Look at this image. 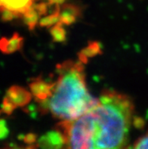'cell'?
<instances>
[{
    "label": "cell",
    "instance_id": "1",
    "mask_svg": "<svg viewBox=\"0 0 148 149\" xmlns=\"http://www.w3.org/2000/svg\"><path fill=\"white\" fill-rule=\"evenodd\" d=\"M134 111L130 97L107 89L95 107L73 120L60 121L57 129L67 149H129Z\"/></svg>",
    "mask_w": 148,
    "mask_h": 149
},
{
    "label": "cell",
    "instance_id": "16",
    "mask_svg": "<svg viewBox=\"0 0 148 149\" xmlns=\"http://www.w3.org/2000/svg\"><path fill=\"white\" fill-rule=\"evenodd\" d=\"M8 134V128L6 126V121L4 120H2L1 121V137L4 138L5 136H7Z\"/></svg>",
    "mask_w": 148,
    "mask_h": 149
},
{
    "label": "cell",
    "instance_id": "13",
    "mask_svg": "<svg viewBox=\"0 0 148 149\" xmlns=\"http://www.w3.org/2000/svg\"><path fill=\"white\" fill-rule=\"evenodd\" d=\"M16 108L14 107L11 103L6 101V99H3L2 105V113H5L6 115H11V113L15 111Z\"/></svg>",
    "mask_w": 148,
    "mask_h": 149
},
{
    "label": "cell",
    "instance_id": "6",
    "mask_svg": "<svg viewBox=\"0 0 148 149\" xmlns=\"http://www.w3.org/2000/svg\"><path fill=\"white\" fill-rule=\"evenodd\" d=\"M36 2V0H0V6L12 11L17 17H22Z\"/></svg>",
    "mask_w": 148,
    "mask_h": 149
},
{
    "label": "cell",
    "instance_id": "7",
    "mask_svg": "<svg viewBox=\"0 0 148 149\" xmlns=\"http://www.w3.org/2000/svg\"><path fill=\"white\" fill-rule=\"evenodd\" d=\"M24 43V37L18 33H15L9 39L6 37L2 38L0 42V49L4 54L10 55L21 49Z\"/></svg>",
    "mask_w": 148,
    "mask_h": 149
},
{
    "label": "cell",
    "instance_id": "14",
    "mask_svg": "<svg viewBox=\"0 0 148 149\" xmlns=\"http://www.w3.org/2000/svg\"><path fill=\"white\" fill-rule=\"evenodd\" d=\"M2 149H38L36 146H17V145H7Z\"/></svg>",
    "mask_w": 148,
    "mask_h": 149
},
{
    "label": "cell",
    "instance_id": "4",
    "mask_svg": "<svg viewBox=\"0 0 148 149\" xmlns=\"http://www.w3.org/2000/svg\"><path fill=\"white\" fill-rule=\"evenodd\" d=\"M33 98L30 91L20 86H11L8 89L4 99L11 103L15 108L27 105Z\"/></svg>",
    "mask_w": 148,
    "mask_h": 149
},
{
    "label": "cell",
    "instance_id": "2",
    "mask_svg": "<svg viewBox=\"0 0 148 149\" xmlns=\"http://www.w3.org/2000/svg\"><path fill=\"white\" fill-rule=\"evenodd\" d=\"M57 77L51 96L41 103L60 121H70L83 115L98 104L99 98L90 94L85 80L84 63L66 61L57 66Z\"/></svg>",
    "mask_w": 148,
    "mask_h": 149
},
{
    "label": "cell",
    "instance_id": "5",
    "mask_svg": "<svg viewBox=\"0 0 148 149\" xmlns=\"http://www.w3.org/2000/svg\"><path fill=\"white\" fill-rule=\"evenodd\" d=\"M60 23L66 26L73 24L83 15L80 6L71 2H66L59 7Z\"/></svg>",
    "mask_w": 148,
    "mask_h": 149
},
{
    "label": "cell",
    "instance_id": "8",
    "mask_svg": "<svg viewBox=\"0 0 148 149\" xmlns=\"http://www.w3.org/2000/svg\"><path fill=\"white\" fill-rule=\"evenodd\" d=\"M102 53L101 47L98 42H91L88 44L86 47H85L79 52V60L85 64L89 58L98 55H101Z\"/></svg>",
    "mask_w": 148,
    "mask_h": 149
},
{
    "label": "cell",
    "instance_id": "15",
    "mask_svg": "<svg viewBox=\"0 0 148 149\" xmlns=\"http://www.w3.org/2000/svg\"><path fill=\"white\" fill-rule=\"evenodd\" d=\"M51 6H60L63 4L67 2V0H45Z\"/></svg>",
    "mask_w": 148,
    "mask_h": 149
},
{
    "label": "cell",
    "instance_id": "9",
    "mask_svg": "<svg viewBox=\"0 0 148 149\" xmlns=\"http://www.w3.org/2000/svg\"><path fill=\"white\" fill-rule=\"evenodd\" d=\"M59 7L57 6L54 11L49 15H46L42 17L40 20V25L41 27H51L56 24L60 22V15H59Z\"/></svg>",
    "mask_w": 148,
    "mask_h": 149
},
{
    "label": "cell",
    "instance_id": "3",
    "mask_svg": "<svg viewBox=\"0 0 148 149\" xmlns=\"http://www.w3.org/2000/svg\"><path fill=\"white\" fill-rule=\"evenodd\" d=\"M54 83L46 81L41 77L33 79L30 83V91L35 100L40 104L47 101L53 93L54 88Z\"/></svg>",
    "mask_w": 148,
    "mask_h": 149
},
{
    "label": "cell",
    "instance_id": "12",
    "mask_svg": "<svg viewBox=\"0 0 148 149\" xmlns=\"http://www.w3.org/2000/svg\"><path fill=\"white\" fill-rule=\"evenodd\" d=\"M1 17H2V20L3 21H12L13 19L17 18V15L14 14L12 11H9V10L6 9V8H1Z\"/></svg>",
    "mask_w": 148,
    "mask_h": 149
},
{
    "label": "cell",
    "instance_id": "11",
    "mask_svg": "<svg viewBox=\"0 0 148 149\" xmlns=\"http://www.w3.org/2000/svg\"><path fill=\"white\" fill-rule=\"evenodd\" d=\"M132 149H148V130L137 140Z\"/></svg>",
    "mask_w": 148,
    "mask_h": 149
},
{
    "label": "cell",
    "instance_id": "10",
    "mask_svg": "<svg viewBox=\"0 0 148 149\" xmlns=\"http://www.w3.org/2000/svg\"><path fill=\"white\" fill-rule=\"evenodd\" d=\"M50 35L53 41L58 43L64 42L67 40V32L64 27V24L60 22L50 27Z\"/></svg>",
    "mask_w": 148,
    "mask_h": 149
}]
</instances>
